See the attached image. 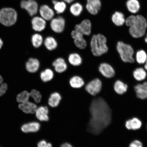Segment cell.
I'll list each match as a JSON object with an SVG mask.
<instances>
[{"label": "cell", "instance_id": "6", "mask_svg": "<svg viewBox=\"0 0 147 147\" xmlns=\"http://www.w3.org/2000/svg\"><path fill=\"white\" fill-rule=\"evenodd\" d=\"M102 88V80L98 78L92 79L86 84L84 90L90 95L96 96L100 94Z\"/></svg>", "mask_w": 147, "mask_h": 147}, {"label": "cell", "instance_id": "46", "mask_svg": "<svg viewBox=\"0 0 147 147\" xmlns=\"http://www.w3.org/2000/svg\"><path fill=\"white\" fill-rule=\"evenodd\" d=\"M146 129H147V124L146 125Z\"/></svg>", "mask_w": 147, "mask_h": 147}, {"label": "cell", "instance_id": "39", "mask_svg": "<svg viewBox=\"0 0 147 147\" xmlns=\"http://www.w3.org/2000/svg\"><path fill=\"white\" fill-rule=\"evenodd\" d=\"M48 143L45 140H42L38 143V147H47Z\"/></svg>", "mask_w": 147, "mask_h": 147}, {"label": "cell", "instance_id": "33", "mask_svg": "<svg viewBox=\"0 0 147 147\" xmlns=\"http://www.w3.org/2000/svg\"><path fill=\"white\" fill-rule=\"evenodd\" d=\"M136 62L140 65H144L147 60V54L146 51L141 49L135 53Z\"/></svg>", "mask_w": 147, "mask_h": 147}, {"label": "cell", "instance_id": "41", "mask_svg": "<svg viewBox=\"0 0 147 147\" xmlns=\"http://www.w3.org/2000/svg\"><path fill=\"white\" fill-rule=\"evenodd\" d=\"M62 1L65 2L66 3L71 4L73 3L75 0H62Z\"/></svg>", "mask_w": 147, "mask_h": 147}, {"label": "cell", "instance_id": "48", "mask_svg": "<svg viewBox=\"0 0 147 147\" xmlns=\"http://www.w3.org/2000/svg\"></svg>", "mask_w": 147, "mask_h": 147}, {"label": "cell", "instance_id": "7", "mask_svg": "<svg viewBox=\"0 0 147 147\" xmlns=\"http://www.w3.org/2000/svg\"><path fill=\"white\" fill-rule=\"evenodd\" d=\"M66 21L63 17L58 16L54 17L50 21L51 28L53 32L56 34H61L65 30Z\"/></svg>", "mask_w": 147, "mask_h": 147}, {"label": "cell", "instance_id": "17", "mask_svg": "<svg viewBox=\"0 0 147 147\" xmlns=\"http://www.w3.org/2000/svg\"><path fill=\"white\" fill-rule=\"evenodd\" d=\"M32 23L33 29L37 32L43 31L47 27V21L41 16H36L33 18Z\"/></svg>", "mask_w": 147, "mask_h": 147}, {"label": "cell", "instance_id": "27", "mask_svg": "<svg viewBox=\"0 0 147 147\" xmlns=\"http://www.w3.org/2000/svg\"><path fill=\"white\" fill-rule=\"evenodd\" d=\"M49 110L47 106H40L37 108L36 112L37 118L41 121H47L49 120Z\"/></svg>", "mask_w": 147, "mask_h": 147}, {"label": "cell", "instance_id": "18", "mask_svg": "<svg viewBox=\"0 0 147 147\" xmlns=\"http://www.w3.org/2000/svg\"><path fill=\"white\" fill-rule=\"evenodd\" d=\"M84 80L78 75H74L69 79V84L71 87L73 89H80L85 84Z\"/></svg>", "mask_w": 147, "mask_h": 147}, {"label": "cell", "instance_id": "19", "mask_svg": "<svg viewBox=\"0 0 147 147\" xmlns=\"http://www.w3.org/2000/svg\"><path fill=\"white\" fill-rule=\"evenodd\" d=\"M133 75L136 81L139 83H141L146 80L147 76V72L143 67H138L134 70Z\"/></svg>", "mask_w": 147, "mask_h": 147}, {"label": "cell", "instance_id": "16", "mask_svg": "<svg viewBox=\"0 0 147 147\" xmlns=\"http://www.w3.org/2000/svg\"><path fill=\"white\" fill-rule=\"evenodd\" d=\"M142 125V121L136 117H133L128 119L125 121V124L127 129L135 131L140 129Z\"/></svg>", "mask_w": 147, "mask_h": 147}, {"label": "cell", "instance_id": "40", "mask_svg": "<svg viewBox=\"0 0 147 147\" xmlns=\"http://www.w3.org/2000/svg\"><path fill=\"white\" fill-rule=\"evenodd\" d=\"M61 147H73L71 145L68 143H65L62 144Z\"/></svg>", "mask_w": 147, "mask_h": 147}, {"label": "cell", "instance_id": "42", "mask_svg": "<svg viewBox=\"0 0 147 147\" xmlns=\"http://www.w3.org/2000/svg\"><path fill=\"white\" fill-rule=\"evenodd\" d=\"M3 45V42L1 38H0V49L1 48Z\"/></svg>", "mask_w": 147, "mask_h": 147}, {"label": "cell", "instance_id": "12", "mask_svg": "<svg viewBox=\"0 0 147 147\" xmlns=\"http://www.w3.org/2000/svg\"><path fill=\"white\" fill-rule=\"evenodd\" d=\"M92 24L89 19L83 20L80 23L75 25L74 29L78 31L84 36H89L92 32Z\"/></svg>", "mask_w": 147, "mask_h": 147}, {"label": "cell", "instance_id": "11", "mask_svg": "<svg viewBox=\"0 0 147 147\" xmlns=\"http://www.w3.org/2000/svg\"><path fill=\"white\" fill-rule=\"evenodd\" d=\"M102 6V0H87L86 9L90 14L96 16L101 10Z\"/></svg>", "mask_w": 147, "mask_h": 147}, {"label": "cell", "instance_id": "13", "mask_svg": "<svg viewBox=\"0 0 147 147\" xmlns=\"http://www.w3.org/2000/svg\"><path fill=\"white\" fill-rule=\"evenodd\" d=\"M134 89L138 98L141 100L147 99V81H144L135 84Z\"/></svg>", "mask_w": 147, "mask_h": 147}, {"label": "cell", "instance_id": "34", "mask_svg": "<svg viewBox=\"0 0 147 147\" xmlns=\"http://www.w3.org/2000/svg\"><path fill=\"white\" fill-rule=\"evenodd\" d=\"M32 42L33 46L36 48H38L41 47L43 43V36L39 34H34L32 36Z\"/></svg>", "mask_w": 147, "mask_h": 147}, {"label": "cell", "instance_id": "15", "mask_svg": "<svg viewBox=\"0 0 147 147\" xmlns=\"http://www.w3.org/2000/svg\"><path fill=\"white\" fill-rule=\"evenodd\" d=\"M52 65L57 73L62 74L68 69L67 64L65 60L61 57L57 58L52 62Z\"/></svg>", "mask_w": 147, "mask_h": 147}, {"label": "cell", "instance_id": "10", "mask_svg": "<svg viewBox=\"0 0 147 147\" xmlns=\"http://www.w3.org/2000/svg\"><path fill=\"white\" fill-rule=\"evenodd\" d=\"M21 7L32 16L37 13L39 10L38 3L34 0H23L21 2Z\"/></svg>", "mask_w": 147, "mask_h": 147}, {"label": "cell", "instance_id": "35", "mask_svg": "<svg viewBox=\"0 0 147 147\" xmlns=\"http://www.w3.org/2000/svg\"><path fill=\"white\" fill-rule=\"evenodd\" d=\"M30 93L27 91H23L18 94L16 97L17 102L21 103L29 102Z\"/></svg>", "mask_w": 147, "mask_h": 147}, {"label": "cell", "instance_id": "24", "mask_svg": "<svg viewBox=\"0 0 147 147\" xmlns=\"http://www.w3.org/2000/svg\"><path fill=\"white\" fill-rule=\"evenodd\" d=\"M18 107L24 113L31 114L36 113L38 108L36 104L29 102L20 104L18 105Z\"/></svg>", "mask_w": 147, "mask_h": 147}, {"label": "cell", "instance_id": "43", "mask_svg": "<svg viewBox=\"0 0 147 147\" xmlns=\"http://www.w3.org/2000/svg\"><path fill=\"white\" fill-rule=\"evenodd\" d=\"M143 67L147 71V60L145 63L143 65Z\"/></svg>", "mask_w": 147, "mask_h": 147}, {"label": "cell", "instance_id": "31", "mask_svg": "<svg viewBox=\"0 0 147 147\" xmlns=\"http://www.w3.org/2000/svg\"><path fill=\"white\" fill-rule=\"evenodd\" d=\"M69 12L73 16L78 17L84 10L83 5L80 3L75 2L71 3L69 8Z\"/></svg>", "mask_w": 147, "mask_h": 147}, {"label": "cell", "instance_id": "36", "mask_svg": "<svg viewBox=\"0 0 147 147\" xmlns=\"http://www.w3.org/2000/svg\"><path fill=\"white\" fill-rule=\"evenodd\" d=\"M30 96L34 99L36 102L39 103L41 102L42 99V95L39 91L36 90H32L30 92Z\"/></svg>", "mask_w": 147, "mask_h": 147}, {"label": "cell", "instance_id": "21", "mask_svg": "<svg viewBox=\"0 0 147 147\" xmlns=\"http://www.w3.org/2000/svg\"><path fill=\"white\" fill-rule=\"evenodd\" d=\"M114 90L117 94L122 95L127 92L128 86L127 84L120 80H117L113 86Z\"/></svg>", "mask_w": 147, "mask_h": 147}, {"label": "cell", "instance_id": "32", "mask_svg": "<svg viewBox=\"0 0 147 147\" xmlns=\"http://www.w3.org/2000/svg\"><path fill=\"white\" fill-rule=\"evenodd\" d=\"M55 74L53 70L49 68L46 69L41 71L40 74L42 81L47 82L51 81L54 78Z\"/></svg>", "mask_w": 147, "mask_h": 147}, {"label": "cell", "instance_id": "5", "mask_svg": "<svg viewBox=\"0 0 147 147\" xmlns=\"http://www.w3.org/2000/svg\"><path fill=\"white\" fill-rule=\"evenodd\" d=\"M18 14L14 9L5 8L0 10V23L6 26L13 25L17 21Z\"/></svg>", "mask_w": 147, "mask_h": 147}, {"label": "cell", "instance_id": "28", "mask_svg": "<svg viewBox=\"0 0 147 147\" xmlns=\"http://www.w3.org/2000/svg\"><path fill=\"white\" fill-rule=\"evenodd\" d=\"M44 44L46 48L49 51H54L58 47L57 41L53 36H47L44 40Z\"/></svg>", "mask_w": 147, "mask_h": 147}, {"label": "cell", "instance_id": "3", "mask_svg": "<svg viewBox=\"0 0 147 147\" xmlns=\"http://www.w3.org/2000/svg\"><path fill=\"white\" fill-rule=\"evenodd\" d=\"M106 36L101 33L93 35L90 41L91 52L95 57H99L106 54L109 50Z\"/></svg>", "mask_w": 147, "mask_h": 147}, {"label": "cell", "instance_id": "22", "mask_svg": "<svg viewBox=\"0 0 147 147\" xmlns=\"http://www.w3.org/2000/svg\"><path fill=\"white\" fill-rule=\"evenodd\" d=\"M126 5L128 11L132 14L136 15L140 8V4L138 0H127Z\"/></svg>", "mask_w": 147, "mask_h": 147}, {"label": "cell", "instance_id": "29", "mask_svg": "<svg viewBox=\"0 0 147 147\" xmlns=\"http://www.w3.org/2000/svg\"><path fill=\"white\" fill-rule=\"evenodd\" d=\"M40 127V125L37 122H32L25 124L21 127V130L25 133H32L38 131Z\"/></svg>", "mask_w": 147, "mask_h": 147}, {"label": "cell", "instance_id": "44", "mask_svg": "<svg viewBox=\"0 0 147 147\" xmlns=\"http://www.w3.org/2000/svg\"><path fill=\"white\" fill-rule=\"evenodd\" d=\"M144 37V41L147 44V33H146Z\"/></svg>", "mask_w": 147, "mask_h": 147}, {"label": "cell", "instance_id": "4", "mask_svg": "<svg viewBox=\"0 0 147 147\" xmlns=\"http://www.w3.org/2000/svg\"><path fill=\"white\" fill-rule=\"evenodd\" d=\"M116 49L123 62L132 63L136 62L135 51L131 45L122 41H119L117 43Z\"/></svg>", "mask_w": 147, "mask_h": 147}, {"label": "cell", "instance_id": "1", "mask_svg": "<svg viewBox=\"0 0 147 147\" xmlns=\"http://www.w3.org/2000/svg\"><path fill=\"white\" fill-rule=\"evenodd\" d=\"M91 117L88 126V131L95 135L100 134L112 121V110L102 97L92 101L90 107Z\"/></svg>", "mask_w": 147, "mask_h": 147}, {"label": "cell", "instance_id": "25", "mask_svg": "<svg viewBox=\"0 0 147 147\" xmlns=\"http://www.w3.org/2000/svg\"><path fill=\"white\" fill-rule=\"evenodd\" d=\"M62 100L61 95L57 92L51 93L49 96L48 103L51 107L55 108L58 106Z\"/></svg>", "mask_w": 147, "mask_h": 147}, {"label": "cell", "instance_id": "2", "mask_svg": "<svg viewBox=\"0 0 147 147\" xmlns=\"http://www.w3.org/2000/svg\"><path fill=\"white\" fill-rule=\"evenodd\" d=\"M125 24L129 27L128 32L132 37L138 38L146 34L147 20L140 14H131L126 18Z\"/></svg>", "mask_w": 147, "mask_h": 147}, {"label": "cell", "instance_id": "38", "mask_svg": "<svg viewBox=\"0 0 147 147\" xmlns=\"http://www.w3.org/2000/svg\"><path fill=\"white\" fill-rule=\"evenodd\" d=\"M128 147H144L143 143L140 140L135 139L132 141L129 145Z\"/></svg>", "mask_w": 147, "mask_h": 147}, {"label": "cell", "instance_id": "47", "mask_svg": "<svg viewBox=\"0 0 147 147\" xmlns=\"http://www.w3.org/2000/svg\"></svg>", "mask_w": 147, "mask_h": 147}, {"label": "cell", "instance_id": "23", "mask_svg": "<svg viewBox=\"0 0 147 147\" xmlns=\"http://www.w3.org/2000/svg\"><path fill=\"white\" fill-rule=\"evenodd\" d=\"M67 60L71 66L78 67L82 65L83 62L82 57L77 53H73L70 54L68 57Z\"/></svg>", "mask_w": 147, "mask_h": 147}, {"label": "cell", "instance_id": "26", "mask_svg": "<svg viewBox=\"0 0 147 147\" xmlns=\"http://www.w3.org/2000/svg\"><path fill=\"white\" fill-rule=\"evenodd\" d=\"M40 66V62L36 58L29 59L26 64L27 71L31 73L36 72L39 69Z\"/></svg>", "mask_w": 147, "mask_h": 147}, {"label": "cell", "instance_id": "30", "mask_svg": "<svg viewBox=\"0 0 147 147\" xmlns=\"http://www.w3.org/2000/svg\"><path fill=\"white\" fill-rule=\"evenodd\" d=\"M53 8L55 12L58 14L64 13L67 8V3L63 1L52 0Z\"/></svg>", "mask_w": 147, "mask_h": 147}, {"label": "cell", "instance_id": "37", "mask_svg": "<svg viewBox=\"0 0 147 147\" xmlns=\"http://www.w3.org/2000/svg\"><path fill=\"white\" fill-rule=\"evenodd\" d=\"M3 78L0 75V96L3 95L6 92L8 86L6 84H3Z\"/></svg>", "mask_w": 147, "mask_h": 147}, {"label": "cell", "instance_id": "20", "mask_svg": "<svg viewBox=\"0 0 147 147\" xmlns=\"http://www.w3.org/2000/svg\"><path fill=\"white\" fill-rule=\"evenodd\" d=\"M112 22L116 26L121 27L124 25L126 18L124 14L120 11H115L111 17Z\"/></svg>", "mask_w": 147, "mask_h": 147}, {"label": "cell", "instance_id": "14", "mask_svg": "<svg viewBox=\"0 0 147 147\" xmlns=\"http://www.w3.org/2000/svg\"><path fill=\"white\" fill-rule=\"evenodd\" d=\"M38 11L40 16L46 21H51L54 18L55 11L49 5L46 4L42 5Z\"/></svg>", "mask_w": 147, "mask_h": 147}, {"label": "cell", "instance_id": "9", "mask_svg": "<svg viewBox=\"0 0 147 147\" xmlns=\"http://www.w3.org/2000/svg\"><path fill=\"white\" fill-rule=\"evenodd\" d=\"M98 71L100 75L104 78L111 79L115 76V71L111 65L107 62H102L98 67Z\"/></svg>", "mask_w": 147, "mask_h": 147}, {"label": "cell", "instance_id": "8", "mask_svg": "<svg viewBox=\"0 0 147 147\" xmlns=\"http://www.w3.org/2000/svg\"><path fill=\"white\" fill-rule=\"evenodd\" d=\"M71 38L73 40L74 44L75 47L80 50H84L87 47V42L82 33L75 29L71 31Z\"/></svg>", "mask_w": 147, "mask_h": 147}, {"label": "cell", "instance_id": "45", "mask_svg": "<svg viewBox=\"0 0 147 147\" xmlns=\"http://www.w3.org/2000/svg\"><path fill=\"white\" fill-rule=\"evenodd\" d=\"M52 144L50 143H48L47 147H52Z\"/></svg>", "mask_w": 147, "mask_h": 147}]
</instances>
